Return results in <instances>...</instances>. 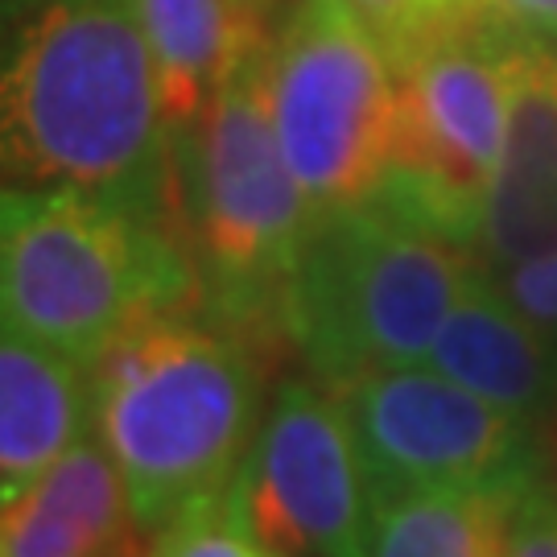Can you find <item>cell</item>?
I'll return each mask as SVG.
<instances>
[{
  "instance_id": "obj_1",
  "label": "cell",
  "mask_w": 557,
  "mask_h": 557,
  "mask_svg": "<svg viewBox=\"0 0 557 557\" xmlns=\"http://www.w3.org/2000/svg\"><path fill=\"white\" fill-rule=\"evenodd\" d=\"M9 186H62L178 223V158L140 0H4Z\"/></svg>"
},
{
  "instance_id": "obj_2",
  "label": "cell",
  "mask_w": 557,
  "mask_h": 557,
  "mask_svg": "<svg viewBox=\"0 0 557 557\" xmlns=\"http://www.w3.org/2000/svg\"><path fill=\"white\" fill-rule=\"evenodd\" d=\"M91 425L153 537L232 492L260 425V359L190 310L140 319L91 363Z\"/></svg>"
},
{
  "instance_id": "obj_3",
  "label": "cell",
  "mask_w": 557,
  "mask_h": 557,
  "mask_svg": "<svg viewBox=\"0 0 557 557\" xmlns=\"http://www.w3.org/2000/svg\"><path fill=\"white\" fill-rule=\"evenodd\" d=\"M264 46L269 34L236 62L207 112L174 137L178 215L199 269V306L248 343L289 338L285 294L314 223L273 128Z\"/></svg>"
},
{
  "instance_id": "obj_4",
  "label": "cell",
  "mask_w": 557,
  "mask_h": 557,
  "mask_svg": "<svg viewBox=\"0 0 557 557\" xmlns=\"http://www.w3.org/2000/svg\"><path fill=\"white\" fill-rule=\"evenodd\" d=\"M195 301H202L199 269L178 223L137 220L62 186L4 190V326L91 368L133 322L190 310Z\"/></svg>"
},
{
  "instance_id": "obj_5",
  "label": "cell",
  "mask_w": 557,
  "mask_h": 557,
  "mask_svg": "<svg viewBox=\"0 0 557 557\" xmlns=\"http://www.w3.org/2000/svg\"><path fill=\"white\" fill-rule=\"evenodd\" d=\"M479 260L368 199L314 215L285 294V335L326 388L430 359Z\"/></svg>"
},
{
  "instance_id": "obj_6",
  "label": "cell",
  "mask_w": 557,
  "mask_h": 557,
  "mask_svg": "<svg viewBox=\"0 0 557 557\" xmlns=\"http://www.w3.org/2000/svg\"><path fill=\"white\" fill-rule=\"evenodd\" d=\"M388 59L397 71V124L376 199L475 252L508 128V29L455 4Z\"/></svg>"
},
{
  "instance_id": "obj_7",
  "label": "cell",
  "mask_w": 557,
  "mask_h": 557,
  "mask_svg": "<svg viewBox=\"0 0 557 557\" xmlns=\"http://www.w3.org/2000/svg\"><path fill=\"white\" fill-rule=\"evenodd\" d=\"M269 112L314 215L376 199L397 124V71L347 0H285L264 46Z\"/></svg>"
},
{
  "instance_id": "obj_8",
  "label": "cell",
  "mask_w": 557,
  "mask_h": 557,
  "mask_svg": "<svg viewBox=\"0 0 557 557\" xmlns=\"http://www.w3.org/2000/svg\"><path fill=\"white\" fill-rule=\"evenodd\" d=\"M335 393L376 508L409 492H508L537 475L533 425L438 368H380Z\"/></svg>"
},
{
  "instance_id": "obj_9",
  "label": "cell",
  "mask_w": 557,
  "mask_h": 557,
  "mask_svg": "<svg viewBox=\"0 0 557 557\" xmlns=\"http://www.w3.org/2000/svg\"><path fill=\"white\" fill-rule=\"evenodd\" d=\"M227 496L264 554L372 557L376 499L343 400L326 384H281Z\"/></svg>"
},
{
  "instance_id": "obj_10",
  "label": "cell",
  "mask_w": 557,
  "mask_h": 557,
  "mask_svg": "<svg viewBox=\"0 0 557 557\" xmlns=\"http://www.w3.org/2000/svg\"><path fill=\"white\" fill-rule=\"evenodd\" d=\"M557 248V46L508 34V128L483 199L475 260L487 273Z\"/></svg>"
},
{
  "instance_id": "obj_11",
  "label": "cell",
  "mask_w": 557,
  "mask_h": 557,
  "mask_svg": "<svg viewBox=\"0 0 557 557\" xmlns=\"http://www.w3.org/2000/svg\"><path fill=\"white\" fill-rule=\"evenodd\" d=\"M149 545L100 438L75 442L25 496L4 504L0 557H149Z\"/></svg>"
},
{
  "instance_id": "obj_12",
  "label": "cell",
  "mask_w": 557,
  "mask_h": 557,
  "mask_svg": "<svg viewBox=\"0 0 557 557\" xmlns=\"http://www.w3.org/2000/svg\"><path fill=\"white\" fill-rule=\"evenodd\" d=\"M430 368L467 393L537 425L557 405V343L541 335L475 264L430 347Z\"/></svg>"
},
{
  "instance_id": "obj_13",
  "label": "cell",
  "mask_w": 557,
  "mask_h": 557,
  "mask_svg": "<svg viewBox=\"0 0 557 557\" xmlns=\"http://www.w3.org/2000/svg\"><path fill=\"white\" fill-rule=\"evenodd\" d=\"M91 425V368L4 326L0 338V499L25 496Z\"/></svg>"
},
{
  "instance_id": "obj_14",
  "label": "cell",
  "mask_w": 557,
  "mask_h": 557,
  "mask_svg": "<svg viewBox=\"0 0 557 557\" xmlns=\"http://www.w3.org/2000/svg\"><path fill=\"white\" fill-rule=\"evenodd\" d=\"M140 17L174 137L207 112L236 62L269 34L264 13L244 0H140Z\"/></svg>"
},
{
  "instance_id": "obj_15",
  "label": "cell",
  "mask_w": 557,
  "mask_h": 557,
  "mask_svg": "<svg viewBox=\"0 0 557 557\" xmlns=\"http://www.w3.org/2000/svg\"><path fill=\"white\" fill-rule=\"evenodd\" d=\"M517 487L409 492V496L388 499L376 508L372 557H483L508 517Z\"/></svg>"
},
{
  "instance_id": "obj_16",
  "label": "cell",
  "mask_w": 557,
  "mask_h": 557,
  "mask_svg": "<svg viewBox=\"0 0 557 557\" xmlns=\"http://www.w3.org/2000/svg\"><path fill=\"white\" fill-rule=\"evenodd\" d=\"M149 557H264V545L252 537L232 496H223L153 533Z\"/></svg>"
},
{
  "instance_id": "obj_17",
  "label": "cell",
  "mask_w": 557,
  "mask_h": 557,
  "mask_svg": "<svg viewBox=\"0 0 557 557\" xmlns=\"http://www.w3.org/2000/svg\"><path fill=\"white\" fill-rule=\"evenodd\" d=\"M504 557H557V483L529 475L508 504Z\"/></svg>"
},
{
  "instance_id": "obj_18",
  "label": "cell",
  "mask_w": 557,
  "mask_h": 557,
  "mask_svg": "<svg viewBox=\"0 0 557 557\" xmlns=\"http://www.w3.org/2000/svg\"><path fill=\"white\" fill-rule=\"evenodd\" d=\"M496 289L517 306L541 335L557 343V248L492 273Z\"/></svg>"
},
{
  "instance_id": "obj_19",
  "label": "cell",
  "mask_w": 557,
  "mask_h": 557,
  "mask_svg": "<svg viewBox=\"0 0 557 557\" xmlns=\"http://www.w3.org/2000/svg\"><path fill=\"white\" fill-rule=\"evenodd\" d=\"M347 4H351L359 17H363V25L384 41L388 54L413 38L425 21L442 13L434 0H347Z\"/></svg>"
},
{
  "instance_id": "obj_20",
  "label": "cell",
  "mask_w": 557,
  "mask_h": 557,
  "mask_svg": "<svg viewBox=\"0 0 557 557\" xmlns=\"http://www.w3.org/2000/svg\"><path fill=\"white\" fill-rule=\"evenodd\" d=\"M492 17L499 29L557 46V0H462Z\"/></svg>"
},
{
  "instance_id": "obj_21",
  "label": "cell",
  "mask_w": 557,
  "mask_h": 557,
  "mask_svg": "<svg viewBox=\"0 0 557 557\" xmlns=\"http://www.w3.org/2000/svg\"><path fill=\"white\" fill-rule=\"evenodd\" d=\"M504 533H508V517H504V524L496 529V537H492V545H487L483 557H504Z\"/></svg>"
},
{
  "instance_id": "obj_22",
  "label": "cell",
  "mask_w": 557,
  "mask_h": 557,
  "mask_svg": "<svg viewBox=\"0 0 557 557\" xmlns=\"http://www.w3.org/2000/svg\"><path fill=\"white\" fill-rule=\"evenodd\" d=\"M244 4H248V9H257V13H264V9L273 4V0H244Z\"/></svg>"
},
{
  "instance_id": "obj_23",
  "label": "cell",
  "mask_w": 557,
  "mask_h": 557,
  "mask_svg": "<svg viewBox=\"0 0 557 557\" xmlns=\"http://www.w3.org/2000/svg\"><path fill=\"white\" fill-rule=\"evenodd\" d=\"M434 4H438L442 13H446V9H455V4H462V0H434Z\"/></svg>"
},
{
  "instance_id": "obj_24",
  "label": "cell",
  "mask_w": 557,
  "mask_h": 557,
  "mask_svg": "<svg viewBox=\"0 0 557 557\" xmlns=\"http://www.w3.org/2000/svg\"><path fill=\"white\" fill-rule=\"evenodd\" d=\"M264 557H277V554H264Z\"/></svg>"
}]
</instances>
